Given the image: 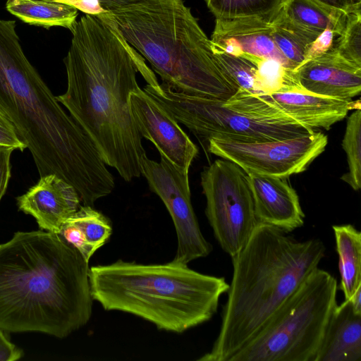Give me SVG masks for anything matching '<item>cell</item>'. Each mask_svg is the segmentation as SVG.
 I'll list each match as a JSON object with an SVG mask.
<instances>
[{"instance_id":"cell-1","label":"cell","mask_w":361,"mask_h":361,"mask_svg":"<svg viewBox=\"0 0 361 361\" xmlns=\"http://www.w3.org/2000/svg\"><path fill=\"white\" fill-rule=\"evenodd\" d=\"M67 55L66 92L56 97L89 136L104 162L126 181L142 175L146 154L129 97L147 68L140 54L109 22L85 14L76 20Z\"/></svg>"},{"instance_id":"cell-2","label":"cell","mask_w":361,"mask_h":361,"mask_svg":"<svg viewBox=\"0 0 361 361\" xmlns=\"http://www.w3.org/2000/svg\"><path fill=\"white\" fill-rule=\"evenodd\" d=\"M15 20L0 18V112L28 149L40 176L73 185L83 205L109 195L114 176L94 143L62 108L26 57Z\"/></svg>"},{"instance_id":"cell-3","label":"cell","mask_w":361,"mask_h":361,"mask_svg":"<svg viewBox=\"0 0 361 361\" xmlns=\"http://www.w3.org/2000/svg\"><path fill=\"white\" fill-rule=\"evenodd\" d=\"M89 262L60 234L18 231L0 244V329L65 338L92 313Z\"/></svg>"},{"instance_id":"cell-4","label":"cell","mask_w":361,"mask_h":361,"mask_svg":"<svg viewBox=\"0 0 361 361\" xmlns=\"http://www.w3.org/2000/svg\"><path fill=\"white\" fill-rule=\"evenodd\" d=\"M319 238L298 241L259 224L233 256L219 335L198 361H230L265 327L325 255Z\"/></svg>"},{"instance_id":"cell-5","label":"cell","mask_w":361,"mask_h":361,"mask_svg":"<svg viewBox=\"0 0 361 361\" xmlns=\"http://www.w3.org/2000/svg\"><path fill=\"white\" fill-rule=\"evenodd\" d=\"M96 16L110 23L173 90L226 101L239 88L183 0H140Z\"/></svg>"},{"instance_id":"cell-6","label":"cell","mask_w":361,"mask_h":361,"mask_svg":"<svg viewBox=\"0 0 361 361\" xmlns=\"http://www.w3.org/2000/svg\"><path fill=\"white\" fill-rule=\"evenodd\" d=\"M89 280L93 300L105 310L129 313L176 334L210 320L229 288L224 277L174 260L146 264L118 259L90 267Z\"/></svg>"},{"instance_id":"cell-7","label":"cell","mask_w":361,"mask_h":361,"mask_svg":"<svg viewBox=\"0 0 361 361\" xmlns=\"http://www.w3.org/2000/svg\"><path fill=\"white\" fill-rule=\"evenodd\" d=\"M337 289L334 276L315 269L230 361H314L337 305Z\"/></svg>"},{"instance_id":"cell-8","label":"cell","mask_w":361,"mask_h":361,"mask_svg":"<svg viewBox=\"0 0 361 361\" xmlns=\"http://www.w3.org/2000/svg\"><path fill=\"white\" fill-rule=\"evenodd\" d=\"M178 123L207 141L221 137L243 142L289 139L312 134V128L295 120L250 114L225 104L224 100L186 94L162 82L143 89Z\"/></svg>"},{"instance_id":"cell-9","label":"cell","mask_w":361,"mask_h":361,"mask_svg":"<svg viewBox=\"0 0 361 361\" xmlns=\"http://www.w3.org/2000/svg\"><path fill=\"white\" fill-rule=\"evenodd\" d=\"M205 214L214 237L231 257L247 243L258 224L247 175L234 162L217 159L201 173Z\"/></svg>"},{"instance_id":"cell-10","label":"cell","mask_w":361,"mask_h":361,"mask_svg":"<svg viewBox=\"0 0 361 361\" xmlns=\"http://www.w3.org/2000/svg\"><path fill=\"white\" fill-rule=\"evenodd\" d=\"M207 142L210 153L234 162L247 173L288 178L307 169L324 151L328 137L314 131L279 140L243 142L213 137Z\"/></svg>"},{"instance_id":"cell-11","label":"cell","mask_w":361,"mask_h":361,"mask_svg":"<svg viewBox=\"0 0 361 361\" xmlns=\"http://www.w3.org/2000/svg\"><path fill=\"white\" fill-rule=\"evenodd\" d=\"M142 174L149 189L166 207L176 229L177 250L173 260L188 264L209 255L212 246L202 235L190 198L188 173L161 156L159 162L144 155Z\"/></svg>"},{"instance_id":"cell-12","label":"cell","mask_w":361,"mask_h":361,"mask_svg":"<svg viewBox=\"0 0 361 361\" xmlns=\"http://www.w3.org/2000/svg\"><path fill=\"white\" fill-rule=\"evenodd\" d=\"M129 102L141 136L151 141L161 156L183 173H189L198 149L176 118L140 87L130 94Z\"/></svg>"},{"instance_id":"cell-13","label":"cell","mask_w":361,"mask_h":361,"mask_svg":"<svg viewBox=\"0 0 361 361\" xmlns=\"http://www.w3.org/2000/svg\"><path fill=\"white\" fill-rule=\"evenodd\" d=\"M16 200L18 209L33 216L41 229L59 234L81 206L75 188L54 173L40 176Z\"/></svg>"},{"instance_id":"cell-14","label":"cell","mask_w":361,"mask_h":361,"mask_svg":"<svg viewBox=\"0 0 361 361\" xmlns=\"http://www.w3.org/2000/svg\"><path fill=\"white\" fill-rule=\"evenodd\" d=\"M270 107L310 128L329 130L343 119L349 110L360 109V101L315 94L304 87L271 93L255 92Z\"/></svg>"},{"instance_id":"cell-15","label":"cell","mask_w":361,"mask_h":361,"mask_svg":"<svg viewBox=\"0 0 361 361\" xmlns=\"http://www.w3.org/2000/svg\"><path fill=\"white\" fill-rule=\"evenodd\" d=\"M272 19H216L210 39L212 47L234 56L245 54L274 59L284 67L293 70L273 39L271 23Z\"/></svg>"},{"instance_id":"cell-16","label":"cell","mask_w":361,"mask_h":361,"mask_svg":"<svg viewBox=\"0 0 361 361\" xmlns=\"http://www.w3.org/2000/svg\"><path fill=\"white\" fill-rule=\"evenodd\" d=\"M247 175L259 224L270 225L286 233L302 226L305 214L299 197L287 178L255 173Z\"/></svg>"},{"instance_id":"cell-17","label":"cell","mask_w":361,"mask_h":361,"mask_svg":"<svg viewBox=\"0 0 361 361\" xmlns=\"http://www.w3.org/2000/svg\"><path fill=\"white\" fill-rule=\"evenodd\" d=\"M294 71L301 86L315 94L350 99L361 91V67L342 57L334 47Z\"/></svg>"},{"instance_id":"cell-18","label":"cell","mask_w":361,"mask_h":361,"mask_svg":"<svg viewBox=\"0 0 361 361\" xmlns=\"http://www.w3.org/2000/svg\"><path fill=\"white\" fill-rule=\"evenodd\" d=\"M314 361H361V314L350 300L334 309Z\"/></svg>"},{"instance_id":"cell-19","label":"cell","mask_w":361,"mask_h":361,"mask_svg":"<svg viewBox=\"0 0 361 361\" xmlns=\"http://www.w3.org/2000/svg\"><path fill=\"white\" fill-rule=\"evenodd\" d=\"M111 233V224L106 216L92 206L82 205L64 223L59 234L89 262Z\"/></svg>"},{"instance_id":"cell-20","label":"cell","mask_w":361,"mask_h":361,"mask_svg":"<svg viewBox=\"0 0 361 361\" xmlns=\"http://www.w3.org/2000/svg\"><path fill=\"white\" fill-rule=\"evenodd\" d=\"M281 13L294 25L320 35L331 30L342 34L348 13L326 6L314 0H286Z\"/></svg>"},{"instance_id":"cell-21","label":"cell","mask_w":361,"mask_h":361,"mask_svg":"<svg viewBox=\"0 0 361 361\" xmlns=\"http://www.w3.org/2000/svg\"><path fill=\"white\" fill-rule=\"evenodd\" d=\"M6 8L23 22L45 28L71 30L78 15L75 7L56 0H7Z\"/></svg>"},{"instance_id":"cell-22","label":"cell","mask_w":361,"mask_h":361,"mask_svg":"<svg viewBox=\"0 0 361 361\" xmlns=\"http://www.w3.org/2000/svg\"><path fill=\"white\" fill-rule=\"evenodd\" d=\"M332 228L338 256L340 289L345 300H350L361 286V233L351 224L334 225Z\"/></svg>"},{"instance_id":"cell-23","label":"cell","mask_w":361,"mask_h":361,"mask_svg":"<svg viewBox=\"0 0 361 361\" xmlns=\"http://www.w3.org/2000/svg\"><path fill=\"white\" fill-rule=\"evenodd\" d=\"M273 39L293 70L305 61L311 44L319 35L307 31L287 20L280 12L271 21Z\"/></svg>"},{"instance_id":"cell-24","label":"cell","mask_w":361,"mask_h":361,"mask_svg":"<svg viewBox=\"0 0 361 361\" xmlns=\"http://www.w3.org/2000/svg\"><path fill=\"white\" fill-rule=\"evenodd\" d=\"M216 19H272L286 0H205Z\"/></svg>"},{"instance_id":"cell-25","label":"cell","mask_w":361,"mask_h":361,"mask_svg":"<svg viewBox=\"0 0 361 361\" xmlns=\"http://www.w3.org/2000/svg\"><path fill=\"white\" fill-rule=\"evenodd\" d=\"M249 56L257 66L253 92H286L302 87L294 70L274 59Z\"/></svg>"},{"instance_id":"cell-26","label":"cell","mask_w":361,"mask_h":361,"mask_svg":"<svg viewBox=\"0 0 361 361\" xmlns=\"http://www.w3.org/2000/svg\"><path fill=\"white\" fill-rule=\"evenodd\" d=\"M342 147L347 155L348 171L341 178L358 190L361 187V109L348 117Z\"/></svg>"},{"instance_id":"cell-27","label":"cell","mask_w":361,"mask_h":361,"mask_svg":"<svg viewBox=\"0 0 361 361\" xmlns=\"http://www.w3.org/2000/svg\"><path fill=\"white\" fill-rule=\"evenodd\" d=\"M334 48L342 57L361 67V9L348 14Z\"/></svg>"},{"instance_id":"cell-28","label":"cell","mask_w":361,"mask_h":361,"mask_svg":"<svg viewBox=\"0 0 361 361\" xmlns=\"http://www.w3.org/2000/svg\"><path fill=\"white\" fill-rule=\"evenodd\" d=\"M213 50L239 88L253 92L257 66L250 56L245 54L240 56H234L214 48Z\"/></svg>"},{"instance_id":"cell-29","label":"cell","mask_w":361,"mask_h":361,"mask_svg":"<svg viewBox=\"0 0 361 361\" xmlns=\"http://www.w3.org/2000/svg\"><path fill=\"white\" fill-rule=\"evenodd\" d=\"M338 37V35L331 30L323 31L311 44L302 63L329 51L335 46Z\"/></svg>"},{"instance_id":"cell-30","label":"cell","mask_w":361,"mask_h":361,"mask_svg":"<svg viewBox=\"0 0 361 361\" xmlns=\"http://www.w3.org/2000/svg\"><path fill=\"white\" fill-rule=\"evenodd\" d=\"M0 146L13 147L15 150L24 151L26 147L19 139L9 121L0 112Z\"/></svg>"},{"instance_id":"cell-31","label":"cell","mask_w":361,"mask_h":361,"mask_svg":"<svg viewBox=\"0 0 361 361\" xmlns=\"http://www.w3.org/2000/svg\"><path fill=\"white\" fill-rule=\"evenodd\" d=\"M13 147L0 146V202L5 195L11 177V158Z\"/></svg>"},{"instance_id":"cell-32","label":"cell","mask_w":361,"mask_h":361,"mask_svg":"<svg viewBox=\"0 0 361 361\" xmlns=\"http://www.w3.org/2000/svg\"><path fill=\"white\" fill-rule=\"evenodd\" d=\"M23 356V350L11 343L0 329V361H16Z\"/></svg>"},{"instance_id":"cell-33","label":"cell","mask_w":361,"mask_h":361,"mask_svg":"<svg viewBox=\"0 0 361 361\" xmlns=\"http://www.w3.org/2000/svg\"><path fill=\"white\" fill-rule=\"evenodd\" d=\"M72 5L85 14L99 15L106 13L98 0H56Z\"/></svg>"},{"instance_id":"cell-34","label":"cell","mask_w":361,"mask_h":361,"mask_svg":"<svg viewBox=\"0 0 361 361\" xmlns=\"http://www.w3.org/2000/svg\"><path fill=\"white\" fill-rule=\"evenodd\" d=\"M326 6L350 13L361 9V2L356 0H314Z\"/></svg>"},{"instance_id":"cell-35","label":"cell","mask_w":361,"mask_h":361,"mask_svg":"<svg viewBox=\"0 0 361 361\" xmlns=\"http://www.w3.org/2000/svg\"><path fill=\"white\" fill-rule=\"evenodd\" d=\"M106 13L112 12L119 8L135 4L140 0H98Z\"/></svg>"},{"instance_id":"cell-36","label":"cell","mask_w":361,"mask_h":361,"mask_svg":"<svg viewBox=\"0 0 361 361\" xmlns=\"http://www.w3.org/2000/svg\"><path fill=\"white\" fill-rule=\"evenodd\" d=\"M348 300L350 301L354 310L357 313L361 314V286L357 289Z\"/></svg>"},{"instance_id":"cell-37","label":"cell","mask_w":361,"mask_h":361,"mask_svg":"<svg viewBox=\"0 0 361 361\" xmlns=\"http://www.w3.org/2000/svg\"><path fill=\"white\" fill-rule=\"evenodd\" d=\"M356 1H358V2H361V0H356Z\"/></svg>"}]
</instances>
